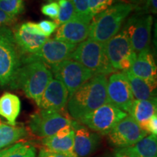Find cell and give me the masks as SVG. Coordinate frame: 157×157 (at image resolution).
Returning a JSON list of instances; mask_svg holds the SVG:
<instances>
[{
    "label": "cell",
    "mask_w": 157,
    "mask_h": 157,
    "mask_svg": "<svg viewBox=\"0 0 157 157\" xmlns=\"http://www.w3.org/2000/svg\"><path fill=\"white\" fill-rule=\"evenodd\" d=\"M68 59L76 60L89 69L94 75L115 73L105 50V44L92 39L84 40L76 46Z\"/></svg>",
    "instance_id": "4"
},
{
    "label": "cell",
    "mask_w": 157,
    "mask_h": 157,
    "mask_svg": "<svg viewBox=\"0 0 157 157\" xmlns=\"http://www.w3.org/2000/svg\"><path fill=\"white\" fill-rule=\"evenodd\" d=\"M135 100H150L156 98V81L137 77L129 71H124Z\"/></svg>",
    "instance_id": "19"
},
{
    "label": "cell",
    "mask_w": 157,
    "mask_h": 157,
    "mask_svg": "<svg viewBox=\"0 0 157 157\" xmlns=\"http://www.w3.org/2000/svg\"><path fill=\"white\" fill-rule=\"evenodd\" d=\"M152 25V15L142 13L133 15L125 23L122 29L136 53L148 48Z\"/></svg>",
    "instance_id": "8"
},
{
    "label": "cell",
    "mask_w": 157,
    "mask_h": 157,
    "mask_svg": "<svg viewBox=\"0 0 157 157\" xmlns=\"http://www.w3.org/2000/svg\"><path fill=\"white\" fill-rule=\"evenodd\" d=\"M107 81L106 76L99 74L82 84L67 103L71 117L79 121L82 117L107 103Z\"/></svg>",
    "instance_id": "1"
},
{
    "label": "cell",
    "mask_w": 157,
    "mask_h": 157,
    "mask_svg": "<svg viewBox=\"0 0 157 157\" xmlns=\"http://www.w3.org/2000/svg\"><path fill=\"white\" fill-rule=\"evenodd\" d=\"M117 0H89V11L92 17L95 16L112 6Z\"/></svg>",
    "instance_id": "28"
},
{
    "label": "cell",
    "mask_w": 157,
    "mask_h": 157,
    "mask_svg": "<svg viewBox=\"0 0 157 157\" xmlns=\"http://www.w3.org/2000/svg\"><path fill=\"white\" fill-rule=\"evenodd\" d=\"M37 24H38L39 28L42 31L43 34L46 37H48V38L51 34H53L59 26L55 21H48V20L40 21Z\"/></svg>",
    "instance_id": "30"
},
{
    "label": "cell",
    "mask_w": 157,
    "mask_h": 157,
    "mask_svg": "<svg viewBox=\"0 0 157 157\" xmlns=\"http://www.w3.org/2000/svg\"><path fill=\"white\" fill-rule=\"evenodd\" d=\"M68 99V92L64 84L56 78H52L45 88L38 106L43 110L61 111Z\"/></svg>",
    "instance_id": "15"
},
{
    "label": "cell",
    "mask_w": 157,
    "mask_h": 157,
    "mask_svg": "<svg viewBox=\"0 0 157 157\" xmlns=\"http://www.w3.org/2000/svg\"><path fill=\"white\" fill-rule=\"evenodd\" d=\"M128 115L109 103L80 119L79 122L94 132L108 135L117 124Z\"/></svg>",
    "instance_id": "7"
},
{
    "label": "cell",
    "mask_w": 157,
    "mask_h": 157,
    "mask_svg": "<svg viewBox=\"0 0 157 157\" xmlns=\"http://www.w3.org/2000/svg\"><path fill=\"white\" fill-rule=\"evenodd\" d=\"M92 19L74 15L70 21L59 25L55 39L76 44L84 42L89 36Z\"/></svg>",
    "instance_id": "14"
},
{
    "label": "cell",
    "mask_w": 157,
    "mask_h": 157,
    "mask_svg": "<svg viewBox=\"0 0 157 157\" xmlns=\"http://www.w3.org/2000/svg\"><path fill=\"white\" fill-rule=\"evenodd\" d=\"M35 147L28 142H18L0 150V157H36Z\"/></svg>",
    "instance_id": "24"
},
{
    "label": "cell",
    "mask_w": 157,
    "mask_h": 157,
    "mask_svg": "<svg viewBox=\"0 0 157 157\" xmlns=\"http://www.w3.org/2000/svg\"><path fill=\"white\" fill-rule=\"evenodd\" d=\"M53 75L48 66L44 63H25L17 70L10 85L13 89H21L27 97L39 105L41 98Z\"/></svg>",
    "instance_id": "2"
},
{
    "label": "cell",
    "mask_w": 157,
    "mask_h": 157,
    "mask_svg": "<svg viewBox=\"0 0 157 157\" xmlns=\"http://www.w3.org/2000/svg\"><path fill=\"white\" fill-rule=\"evenodd\" d=\"M104 44L110 63L116 71H119V66L121 60L135 52L123 29Z\"/></svg>",
    "instance_id": "17"
},
{
    "label": "cell",
    "mask_w": 157,
    "mask_h": 157,
    "mask_svg": "<svg viewBox=\"0 0 157 157\" xmlns=\"http://www.w3.org/2000/svg\"><path fill=\"white\" fill-rule=\"evenodd\" d=\"M51 71L56 79L61 82L66 87L69 98L82 84L95 76L81 63L71 59H66L51 66Z\"/></svg>",
    "instance_id": "6"
},
{
    "label": "cell",
    "mask_w": 157,
    "mask_h": 157,
    "mask_svg": "<svg viewBox=\"0 0 157 157\" xmlns=\"http://www.w3.org/2000/svg\"><path fill=\"white\" fill-rule=\"evenodd\" d=\"M4 124V122H3V121H2V120H1V119H0V127H1V126H2V124Z\"/></svg>",
    "instance_id": "37"
},
{
    "label": "cell",
    "mask_w": 157,
    "mask_h": 157,
    "mask_svg": "<svg viewBox=\"0 0 157 157\" xmlns=\"http://www.w3.org/2000/svg\"><path fill=\"white\" fill-rule=\"evenodd\" d=\"M110 143L117 148L135 146L137 143L148 135L140 125L127 115L119 121L108 133Z\"/></svg>",
    "instance_id": "11"
},
{
    "label": "cell",
    "mask_w": 157,
    "mask_h": 157,
    "mask_svg": "<svg viewBox=\"0 0 157 157\" xmlns=\"http://www.w3.org/2000/svg\"><path fill=\"white\" fill-rule=\"evenodd\" d=\"M15 20H16V17L7 14L0 10V27L1 28L5 25L12 24L15 22Z\"/></svg>",
    "instance_id": "34"
},
{
    "label": "cell",
    "mask_w": 157,
    "mask_h": 157,
    "mask_svg": "<svg viewBox=\"0 0 157 157\" xmlns=\"http://www.w3.org/2000/svg\"><path fill=\"white\" fill-rule=\"evenodd\" d=\"M21 60L13 33L6 27L0 28V87L10 84L22 65Z\"/></svg>",
    "instance_id": "5"
},
{
    "label": "cell",
    "mask_w": 157,
    "mask_h": 157,
    "mask_svg": "<svg viewBox=\"0 0 157 157\" xmlns=\"http://www.w3.org/2000/svg\"><path fill=\"white\" fill-rule=\"evenodd\" d=\"M47 1H49V2H55L56 0H47Z\"/></svg>",
    "instance_id": "38"
},
{
    "label": "cell",
    "mask_w": 157,
    "mask_h": 157,
    "mask_svg": "<svg viewBox=\"0 0 157 157\" xmlns=\"http://www.w3.org/2000/svg\"><path fill=\"white\" fill-rule=\"evenodd\" d=\"M26 135V129L22 125L12 126L4 123L0 127V150L14 144Z\"/></svg>",
    "instance_id": "23"
},
{
    "label": "cell",
    "mask_w": 157,
    "mask_h": 157,
    "mask_svg": "<svg viewBox=\"0 0 157 157\" xmlns=\"http://www.w3.org/2000/svg\"><path fill=\"white\" fill-rule=\"evenodd\" d=\"M71 123L72 121L60 111L40 109L31 116L29 127L34 135L44 138L56 134L60 129Z\"/></svg>",
    "instance_id": "9"
},
{
    "label": "cell",
    "mask_w": 157,
    "mask_h": 157,
    "mask_svg": "<svg viewBox=\"0 0 157 157\" xmlns=\"http://www.w3.org/2000/svg\"><path fill=\"white\" fill-rule=\"evenodd\" d=\"M74 130L65 137H58L56 135L44 137L42 140L44 148L50 151L76 157L74 152Z\"/></svg>",
    "instance_id": "21"
},
{
    "label": "cell",
    "mask_w": 157,
    "mask_h": 157,
    "mask_svg": "<svg viewBox=\"0 0 157 157\" xmlns=\"http://www.w3.org/2000/svg\"><path fill=\"white\" fill-rule=\"evenodd\" d=\"M131 148L137 157H157L156 135H147Z\"/></svg>",
    "instance_id": "25"
},
{
    "label": "cell",
    "mask_w": 157,
    "mask_h": 157,
    "mask_svg": "<svg viewBox=\"0 0 157 157\" xmlns=\"http://www.w3.org/2000/svg\"><path fill=\"white\" fill-rule=\"evenodd\" d=\"M76 46V44L57 40L56 39H48L36 53L24 57L21 61L22 64L39 61L44 63L47 66H52L68 59V57L74 52Z\"/></svg>",
    "instance_id": "10"
},
{
    "label": "cell",
    "mask_w": 157,
    "mask_h": 157,
    "mask_svg": "<svg viewBox=\"0 0 157 157\" xmlns=\"http://www.w3.org/2000/svg\"><path fill=\"white\" fill-rule=\"evenodd\" d=\"M13 36L21 54L26 56L36 53L48 39L38 24L32 22L21 24L13 33Z\"/></svg>",
    "instance_id": "13"
},
{
    "label": "cell",
    "mask_w": 157,
    "mask_h": 157,
    "mask_svg": "<svg viewBox=\"0 0 157 157\" xmlns=\"http://www.w3.org/2000/svg\"><path fill=\"white\" fill-rule=\"evenodd\" d=\"M59 12L56 22L58 25L68 22L75 15V10L72 0H58Z\"/></svg>",
    "instance_id": "26"
},
{
    "label": "cell",
    "mask_w": 157,
    "mask_h": 157,
    "mask_svg": "<svg viewBox=\"0 0 157 157\" xmlns=\"http://www.w3.org/2000/svg\"><path fill=\"white\" fill-rule=\"evenodd\" d=\"M157 99L135 100L128 113L142 128L153 116L156 115Z\"/></svg>",
    "instance_id": "20"
},
{
    "label": "cell",
    "mask_w": 157,
    "mask_h": 157,
    "mask_svg": "<svg viewBox=\"0 0 157 157\" xmlns=\"http://www.w3.org/2000/svg\"><path fill=\"white\" fill-rule=\"evenodd\" d=\"M39 157H71L67 155L58 154V153L52 152L50 151L47 150V149L43 148L39 151Z\"/></svg>",
    "instance_id": "36"
},
{
    "label": "cell",
    "mask_w": 157,
    "mask_h": 157,
    "mask_svg": "<svg viewBox=\"0 0 157 157\" xmlns=\"http://www.w3.org/2000/svg\"><path fill=\"white\" fill-rule=\"evenodd\" d=\"M144 10L146 13H151L153 14L156 13V0H147L145 4Z\"/></svg>",
    "instance_id": "35"
},
{
    "label": "cell",
    "mask_w": 157,
    "mask_h": 157,
    "mask_svg": "<svg viewBox=\"0 0 157 157\" xmlns=\"http://www.w3.org/2000/svg\"><path fill=\"white\" fill-rule=\"evenodd\" d=\"M41 10L44 15L50 17L52 19L56 20L59 12L58 4L56 2H50L48 4L43 5Z\"/></svg>",
    "instance_id": "31"
},
{
    "label": "cell",
    "mask_w": 157,
    "mask_h": 157,
    "mask_svg": "<svg viewBox=\"0 0 157 157\" xmlns=\"http://www.w3.org/2000/svg\"><path fill=\"white\" fill-rule=\"evenodd\" d=\"M114 157H137L131 147L117 148L114 151Z\"/></svg>",
    "instance_id": "33"
},
{
    "label": "cell",
    "mask_w": 157,
    "mask_h": 157,
    "mask_svg": "<svg viewBox=\"0 0 157 157\" xmlns=\"http://www.w3.org/2000/svg\"><path fill=\"white\" fill-rule=\"evenodd\" d=\"M71 126L74 130V152L76 157L89 156L99 145V135L76 121H72Z\"/></svg>",
    "instance_id": "16"
},
{
    "label": "cell",
    "mask_w": 157,
    "mask_h": 157,
    "mask_svg": "<svg viewBox=\"0 0 157 157\" xmlns=\"http://www.w3.org/2000/svg\"><path fill=\"white\" fill-rule=\"evenodd\" d=\"M129 71L137 77L156 81V63L149 48L141 51L137 55V58Z\"/></svg>",
    "instance_id": "18"
},
{
    "label": "cell",
    "mask_w": 157,
    "mask_h": 157,
    "mask_svg": "<svg viewBox=\"0 0 157 157\" xmlns=\"http://www.w3.org/2000/svg\"><path fill=\"white\" fill-rule=\"evenodd\" d=\"M132 10V6L125 2L113 4L92 19L89 39L105 44L119 32L123 23Z\"/></svg>",
    "instance_id": "3"
},
{
    "label": "cell",
    "mask_w": 157,
    "mask_h": 157,
    "mask_svg": "<svg viewBox=\"0 0 157 157\" xmlns=\"http://www.w3.org/2000/svg\"><path fill=\"white\" fill-rule=\"evenodd\" d=\"M142 129L151 135H157V115H154L142 127Z\"/></svg>",
    "instance_id": "32"
},
{
    "label": "cell",
    "mask_w": 157,
    "mask_h": 157,
    "mask_svg": "<svg viewBox=\"0 0 157 157\" xmlns=\"http://www.w3.org/2000/svg\"><path fill=\"white\" fill-rule=\"evenodd\" d=\"M108 103L127 113L135 101L126 76L123 72L113 73L107 81Z\"/></svg>",
    "instance_id": "12"
},
{
    "label": "cell",
    "mask_w": 157,
    "mask_h": 157,
    "mask_svg": "<svg viewBox=\"0 0 157 157\" xmlns=\"http://www.w3.org/2000/svg\"><path fill=\"white\" fill-rule=\"evenodd\" d=\"M24 7V0H0V10L12 16L22 13Z\"/></svg>",
    "instance_id": "27"
},
{
    "label": "cell",
    "mask_w": 157,
    "mask_h": 157,
    "mask_svg": "<svg viewBox=\"0 0 157 157\" xmlns=\"http://www.w3.org/2000/svg\"><path fill=\"white\" fill-rule=\"evenodd\" d=\"M21 103L17 95L10 93L0 97V116L5 118L8 124L14 126L21 112Z\"/></svg>",
    "instance_id": "22"
},
{
    "label": "cell",
    "mask_w": 157,
    "mask_h": 157,
    "mask_svg": "<svg viewBox=\"0 0 157 157\" xmlns=\"http://www.w3.org/2000/svg\"><path fill=\"white\" fill-rule=\"evenodd\" d=\"M72 2L75 10V15L93 19L89 11V0H72Z\"/></svg>",
    "instance_id": "29"
}]
</instances>
